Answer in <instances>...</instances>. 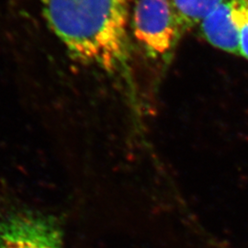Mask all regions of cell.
<instances>
[{
	"label": "cell",
	"instance_id": "cell-1",
	"mask_svg": "<svg viewBox=\"0 0 248 248\" xmlns=\"http://www.w3.org/2000/svg\"><path fill=\"white\" fill-rule=\"evenodd\" d=\"M49 28L73 59L112 76L131 62V0H38Z\"/></svg>",
	"mask_w": 248,
	"mask_h": 248
},
{
	"label": "cell",
	"instance_id": "cell-2",
	"mask_svg": "<svg viewBox=\"0 0 248 248\" xmlns=\"http://www.w3.org/2000/svg\"><path fill=\"white\" fill-rule=\"evenodd\" d=\"M131 30L152 57L167 56L184 32L172 0H136Z\"/></svg>",
	"mask_w": 248,
	"mask_h": 248
},
{
	"label": "cell",
	"instance_id": "cell-3",
	"mask_svg": "<svg viewBox=\"0 0 248 248\" xmlns=\"http://www.w3.org/2000/svg\"><path fill=\"white\" fill-rule=\"evenodd\" d=\"M0 248H62V231L53 216L12 212L0 220Z\"/></svg>",
	"mask_w": 248,
	"mask_h": 248
},
{
	"label": "cell",
	"instance_id": "cell-4",
	"mask_svg": "<svg viewBox=\"0 0 248 248\" xmlns=\"http://www.w3.org/2000/svg\"><path fill=\"white\" fill-rule=\"evenodd\" d=\"M201 31L213 47L240 55L239 31L232 18V1L225 0L202 20Z\"/></svg>",
	"mask_w": 248,
	"mask_h": 248
},
{
	"label": "cell",
	"instance_id": "cell-5",
	"mask_svg": "<svg viewBox=\"0 0 248 248\" xmlns=\"http://www.w3.org/2000/svg\"><path fill=\"white\" fill-rule=\"evenodd\" d=\"M225 0H172L184 31L200 24Z\"/></svg>",
	"mask_w": 248,
	"mask_h": 248
},
{
	"label": "cell",
	"instance_id": "cell-6",
	"mask_svg": "<svg viewBox=\"0 0 248 248\" xmlns=\"http://www.w3.org/2000/svg\"><path fill=\"white\" fill-rule=\"evenodd\" d=\"M232 1V18L239 31L240 55L248 61V12L244 0Z\"/></svg>",
	"mask_w": 248,
	"mask_h": 248
},
{
	"label": "cell",
	"instance_id": "cell-7",
	"mask_svg": "<svg viewBox=\"0 0 248 248\" xmlns=\"http://www.w3.org/2000/svg\"><path fill=\"white\" fill-rule=\"evenodd\" d=\"M244 3H245V6H246V9L248 10V0H244Z\"/></svg>",
	"mask_w": 248,
	"mask_h": 248
}]
</instances>
